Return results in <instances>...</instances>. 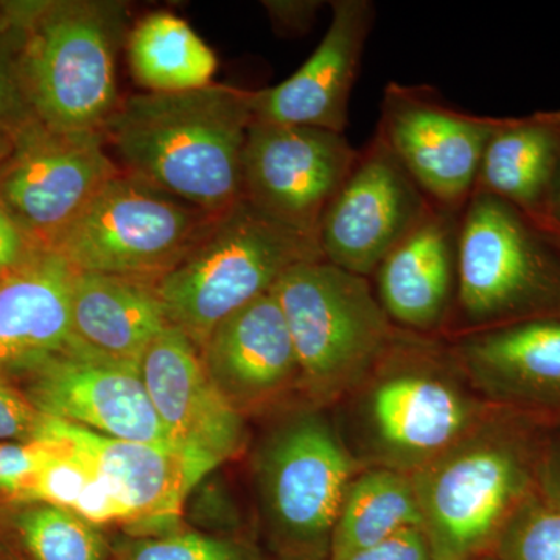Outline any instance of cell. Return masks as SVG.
Listing matches in <instances>:
<instances>
[{
	"label": "cell",
	"mask_w": 560,
	"mask_h": 560,
	"mask_svg": "<svg viewBox=\"0 0 560 560\" xmlns=\"http://www.w3.org/2000/svg\"><path fill=\"white\" fill-rule=\"evenodd\" d=\"M250 91L210 84L121 98L103 128L121 171L221 215L243 200Z\"/></svg>",
	"instance_id": "6da1fadb"
},
{
	"label": "cell",
	"mask_w": 560,
	"mask_h": 560,
	"mask_svg": "<svg viewBox=\"0 0 560 560\" xmlns=\"http://www.w3.org/2000/svg\"><path fill=\"white\" fill-rule=\"evenodd\" d=\"M560 318V224L474 189L460 213L458 285L447 340Z\"/></svg>",
	"instance_id": "7a4b0ae2"
},
{
	"label": "cell",
	"mask_w": 560,
	"mask_h": 560,
	"mask_svg": "<svg viewBox=\"0 0 560 560\" xmlns=\"http://www.w3.org/2000/svg\"><path fill=\"white\" fill-rule=\"evenodd\" d=\"M27 20L18 66L35 125L61 135L103 132L121 102L117 58L130 33L127 3L50 2Z\"/></svg>",
	"instance_id": "3957f363"
},
{
	"label": "cell",
	"mask_w": 560,
	"mask_h": 560,
	"mask_svg": "<svg viewBox=\"0 0 560 560\" xmlns=\"http://www.w3.org/2000/svg\"><path fill=\"white\" fill-rule=\"evenodd\" d=\"M323 259L318 238L242 200L215 217L200 242L154 287L168 323L200 350L220 323L270 293L294 265Z\"/></svg>",
	"instance_id": "277c9868"
},
{
	"label": "cell",
	"mask_w": 560,
	"mask_h": 560,
	"mask_svg": "<svg viewBox=\"0 0 560 560\" xmlns=\"http://www.w3.org/2000/svg\"><path fill=\"white\" fill-rule=\"evenodd\" d=\"M300 364V388L327 404L368 381L397 329L374 283L327 260L294 265L272 289Z\"/></svg>",
	"instance_id": "5b68a950"
},
{
	"label": "cell",
	"mask_w": 560,
	"mask_h": 560,
	"mask_svg": "<svg viewBox=\"0 0 560 560\" xmlns=\"http://www.w3.org/2000/svg\"><path fill=\"white\" fill-rule=\"evenodd\" d=\"M455 363L452 345L397 331L364 404L378 467L412 474L480 427L477 400L453 382Z\"/></svg>",
	"instance_id": "8992f818"
},
{
	"label": "cell",
	"mask_w": 560,
	"mask_h": 560,
	"mask_svg": "<svg viewBox=\"0 0 560 560\" xmlns=\"http://www.w3.org/2000/svg\"><path fill=\"white\" fill-rule=\"evenodd\" d=\"M215 217L121 171L49 249L73 271L156 282L190 253Z\"/></svg>",
	"instance_id": "52a82bcc"
},
{
	"label": "cell",
	"mask_w": 560,
	"mask_h": 560,
	"mask_svg": "<svg viewBox=\"0 0 560 560\" xmlns=\"http://www.w3.org/2000/svg\"><path fill=\"white\" fill-rule=\"evenodd\" d=\"M359 464L329 420L316 411L289 416L256 455L261 511L283 558L323 560Z\"/></svg>",
	"instance_id": "ba28073f"
},
{
	"label": "cell",
	"mask_w": 560,
	"mask_h": 560,
	"mask_svg": "<svg viewBox=\"0 0 560 560\" xmlns=\"http://www.w3.org/2000/svg\"><path fill=\"white\" fill-rule=\"evenodd\" d=\"M410 477L434 560L477 558L523 489L517 455L480 427Z\"/></svg>",
	"instance_id": "9c48e42d"
},
{
	"label": "cell",
	"mask_w": 560,
	"mask_h": 560,
	"mask_svg": "<svg viewBox=\"0 0 560 560\" xmlns=\"http://www.w3.org/2000/svg\"><path fill=\"white\" fill-rule=\"evenodd\" d=\"M501 121L453 108L429 84L393 81L383 92L377 135L434 205L463 212Z\"/></svg>",
	"instance_id": "30bf717a"
},
{
	"label": "cell",
	"mask_w": 560,
	"mask_h": 560,
	"mask_svg": "<svg viewBox=\"0 0 560 560\" xmlns=\"http://www.w3.org/2000/svg\"><path fill=\"white\" fill-rule=\"evenodd\" d=\"M103 132L61 135L38 125L14 130L0 167V202L22 230L49 249L121 168Z\"/></svg>",
	"instance_id": "8fae6325"
},
{
	"label": "cell",
	"mask_w": 560,
	"mask_h": 560,
	"mask_svg": "<svg viewBox=\"0 0 560 560\" xmlns=\"http://www.w3.org/2000/svg\"><path fill=\"white\" fill-rule=\"evenodd\" d=\"M434 206L375 132L320 219L324 260L371 279Z\"/></svg>",
	"instance_id": "7c38bea8"
},
{
	"label": "cell",
	"mask_w": 560,
	"mask_h": 560,
	"mask_svg": "<svg viewBox=\"0 0 560 560\" xmlns=\"http://www.w3.org/2000/svg\"><path fill=\"white\" fill-rule=\"evenodd\" d=\"M357 156L340 132L253 120L243 151V200L318 238L320 219Z\"/></svg>",
	"instance_id": "4fadbf2b"
},
{
	"label": "cell",
	"mask_w": 560,
	"mask_h": 560,
	"mask_svg": "<svg viewBox=\"0 0 560 560\" xmlns=\"http://www.w3.org/2000/svg\"><path fill=\"white\" fill-rule=\"evenodd\" d=\"M11 375L22 382L16 388L46 418L102 436L173 447L138 366L102 359L73 345Z\"/></svg>",
	"instance_id": "5bb4252c"
},
{
	"label": "cell",
	"mask_w": 560,
	"mask_h": 560,
	"mask_svg": "<svg viewBox=\"0 0 560 560\" xmlns=\"http://www.w3.org/2000/svg\"><path fill=\"white\" fill-rule=\"evenodd\" d=\"M143 385L173 447L213 466L242 451L245 418L209 377L200 350L168 324L140 360Z\"/></svg>",
	"instance_id": "9a60e30c"
},
{
	"label": "cell",
	"mask_w": 560,
	"mask_h": 560,
	"mask_svg": "<svg viewBox=\"0 0 560 560\" xmlns=\"http://www.w3.org/2000/svg\"><path fill=\"white\" fill-rule=\"evenodd\" d=\"M35 440L54 442L86 463L130 512L131 525L145 529L172 526L190 490L215 469L178 448L102 436L46 416Z\"/></svg>",
	"instance_id": "2e32d148"
},
{
	"label": "cell",
	"mask_w": 560,
	"mask_h": 560,
	"mask_svg": "<svg viewBox=\"0 0 560 560\" xmlns=\"http://www.w3.org/2000/svg\"><path fill=\"white\" fill-rule=\"evenodd\" d=\"M330 10L329 28L308 60L282 83L250 91L253 120L345 135L375 5L371 0H335Z\"/></svg>",
	"instance_id": "e0dca14e"
},
{
	"label": "cell",
	"mask_w": 560,
	"mask_h": 560,
	"mask_svg": "<svg viewBox=\"0 0 560 560\" xmlns=\"http://www.w3.org/2000/svg\"><path fill=\"white\" fill-rule=\"evenodd\" d=\"M212 382L245 412L300 386V364L272 290L220 323L201 346Z\"/></svg>",
	"instance_id": "ac0fdd59"
},
{
	"label": "cell",
	"mask_w": 560,
	"mask_h": 560,
	"mask_svg": "<svg viewBox=\"0 0 560 560\" xmlns=\"http://www.w3.org/2000/svg\"><path fill=\"white\" fill-rule=\"evenodd\" d=\"M460 213L434 206L372 276L397 329L425 337L444 331L458 285Z\"/></svg>",
	"instance_id": "d6986e66"
},
{
	"label": "cell",
	"mask_w": 560,
	"mask_h": 560,
	"mask_svg": "<svg viewBox=\"0 0 560 560\" xmlns=\"http://www.w3.org/2000/svg\"><path fill=\"white\" fill-rule=\"evenodd\" d=\"M72 276L60 254L43 249L20 270L0 278V374L9 377L75 345Z\"/></svg>",
	"instance_id": "ffe728a7"
},
{
	"label": "cell",
	"mask_w": 560,
	"mask_h": 560,
	"mask_svg": "<svg viewBox=\"0 0 560 560\" xmlns=\"http://www.w3.org/2000/svg\"><path fill=\"white\" fill-rule=\"evenodd\" d=\"M70 318L80 349L138 368L171 324L154 282L84 271H73Z\"/></svg>",
	"instance_id": "44dd1931"
},
{
	"label": "cell",
	"mask_w": 560,
	"mask_h": 560,
	"mask_svg": "<svg viewBox=\"0 0 560 560\" xmlns=\"http://www.w3.org/2000/svg\"><path fill=\"white\" fill-rule=\"evenodd\" d=\"M559 161L560 109L503 117L482 154L475 189L489 191L534 215L551 219Z\"/></svg>",
	"instance_id": "7402d4cb"
},
{
	"label": "cell",
	"mask_w": 560,
	"mask_h": 560,
	"mask_svg": "<svg viewBox=\"0 0 560 560\" xmlns=\"http://www.w3.org/2000/svg\"><path fill=\"white\" fill-rule=\"evenodd\" d=\"M448 341L460 371L485 388L560 390V318L525 320Z\"/></svg>",
	"instance_id": "603a6c76"
},
{
	"label": "cell",
	"mask_w": 560,
	"mask_h": 560,
	"mask_svg": "<svg viewBox=\"0 0 560 560\" xmlns=\"http://www.w3.org/2000/svg\"><path fill=\"white\" fill-rule=\"evenodd\" d=\"M132 77L149 92H184L212 84L215 54L186 21L167 11L147 14L127 38Z\"/></svg>",
	"instance_id": "cb8c5ba5"
},
{
	"label": "cell",
	"mask_w": 560,
	"mask_h": 560,
	"mask_svg": "<svg viewBox=\"0 0 560 560\" xmlns=\"http://www.w3.org/2000/svg\"><path fill=\"white\" fill-rule=\"evenodd\" d=\"M423 529L410 474L375 467L346 490L330 541V560L374 547L400 530Z\"/></svg>",
	"instance_id": "d4e9b609"
},
{
	"label": "cell",
	"mask_w": 560,
	"mask_h": 560,
	"mask_svg": "<svg viewBox=\"0 0 560 560\" xmlns=\"http://www.w3.org/2000/svg\"><path fill=\"white\" fill-rule=\"evenodd\" d=\"M11 525L32 560H109L110 548L98 526L75 512L47 503H18Z\"/></svg>",
	"instance_id": "484cf974"
},
{
	"label": "cell",
	"mask_w": 560,
	"mask_h": 560,
	"mask_svg": "<svg viewBox=\"0 0 560 560\" xmlns=\"http://www.w3.org/2000/svg\"><path fill=\"white\" fill-rule=\"evenodd\" d=\"M114 560H256L237 541L195 530H173L160 536L121 541Z\"/></svg>",
	"instance_id": "4316f807"
},
{
	"label": "cell",
	"mask_w": 560,
	"mask_h": 560,
	"mask_svg": "<svg viewBox=\"0 0 560 560\" xmlns=\"http://www.w3.org/2000/svg\"><path fill=\"white\" fill-rule=\"evenodd\" d=\"M499 560H560V510L530 508L508 522Z\"/></svg>",
	"instance_id": "83f0119b"
},
{
	"label": "cell",
	"mask_w": 560,
	"mask_h": 560,
	"mask_svg": "<svg viewBox=\"0 0 560 560\" xmlns=\"http://www.w3.org/2000/svg\"><path fill=\"white\" fill-rule=\"evenodd\" d=\"M57 447L60 453L36 475L20 503H47L73 511L94 471L60 445Z\"/></svg>",
	"instance_id": "f1b7e54d"
},
{
	"label": "cell",
	"mask_w": 560,
	"mask_h": 560,
	"mask_svg": "<svg viewBox=\"0 0 560 560\" xmlns=\"http://www.w3.org/2000/svg\"><path fill=\"white\" fill-rule=\"evenodd\" d=\"M60 453L47 441L0 442V495L20 503L36 475Z\"/></svg>",
	"instance_id": "f546056e"
},
{
	"label": "cell",
	"mask_w": 560,
	"mask_h": 560,
	"mask_svg": "<svg viewBox=\"0 0 560 560\" xmlns=\"http://www.w3.org/2000/svg\"><path fill=\"white\" fill-rule=\"evenodd\" d=\"M43 415L0 374V442L35 441Z\"/></svg>",
	"instance_id": "4dcf8cb0"
},
{
	"label": "cell",
	"mask_w": 560,
	"mask_h": 560,
	"mask_svg": "<svg viewBox=\"0 0 560 560\" xmlns=\"http://www.w3.org/2000/svg\"><path fill=\"white\" fill-rule=\"evenodd\" d=\"M331 560H434L430 541L420 528L405 529L364 550Z\"/></svg>",
	"instance_id": "1f68e13d"
},
{
	"label": "cell",
	"mask_w": 560,
	"mask_h": 560,
	"mask_svg": "<svg viewBox=\"0 0 560 560\" xmlns=\"http://www.w3.org/2000/svg\"><path fill=\"white\" fill-rule=\"evenodd\" d=\"M43 249L0 202V275L20 270Z\"/></svg>",
	"instance_id": "d6a6232c"
},
{
	"label": "cell",
	"mask_w": 560,
	"mask_h": 560,
	"mask_svg": "<svg viewBox=\"0 0 560 560\" xmlns=\"http://www.w3.org/2000/svg\"><path fill=\"white\" fill-rule=\"evenodd\" d=\"M276 31L283 35L307 32L324 3L319 0H267L261 2Z\"/></svg>",
	"instance_id": "836d02e7"
},
{
	"label": "cell",
	"mask_w": 560,
	"mask_h": 560,
	"mask_svg": "<svg viewBox=\"0 0 560 560\" xmlns=\"http://www.w3.org/2000/svg\"><path fill=\"white\" fill-rule=\"evenodd\" d=\"M10 88L5 79L0 75V167L10 156L14 145V128L7 121L10 110Z\"/></svg>",
	"instance_id": "e575fe53"
},
{
	"label": "cell",
	"mask_w": 560,
	"mask_h": 560,
	"mask_svg": "<svg viewBox=\"0 0 560 560\" xmlns=\"http://www.w3.org/2000/svg\"><path fill=\"white\" fill-rule=\"evenodd\" d=\"M551 219L560 224V161L556 172L555 187H552Z\"/></svg>",
	"instance_id": "d590c367"
},
{
	"label": "cell",
	"mask_w": 560,
	"mask_h": 560,
	"mask_svg": "<svg viewBox=\"0 0 560 560\" xmlns=\"http://www.w3.org/2000/svg\"><path fill=\"white\" fill-rule=\"evenodd\" d=\"M282 560H307V559H289V558H283Z\"/></svg>",
	"instance_id": "8d00e7d4"
},
{
	"label": "cell",
	"mask_w": 560,
	"mask_h": 560,
	"mask_svg": "<svg viewBox=\"0 0 560 560\" xmlns=\"http://www.w3.org/2000/svg\"><path fill=\"white\" fill-rule=\"evenodd\" d=\"M0 278H2V275H0Z\"/></svg>",
	"instance_id": "74e56055"
},
{
	"label": "cell",
	"mask_w": 560,
	"mask_h": 560,
	"mask_svg": "<svg viewBox=\"0 0 560 560\" xmlns=\"http://www.w3.org/2000/svg\"><path fill=\"white\" fill-rule=\"evenodd\" d=\"M0 560H2V559H0Z\"/></svg>",
	"instance_id": "f35d334b"
}]
</instances>
